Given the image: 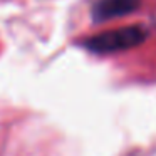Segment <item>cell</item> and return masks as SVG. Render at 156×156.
<instances>
[{
	"label": "cell",
	"mask_w": 156,
	"mask_h": 156,
	"mask_svg": "<svg viewBox=\"0 0 156 156\" xmlns=\"http://www.w3.org/2000/svg\"><path fill=\"white\" fill-rule=\"evenodd\" d=\"M141 5V0H96L92 5V20L106 22L133 14Z\"/></svg>",
	"instance_id": "7a4b0ae2"
},
{
	"label": "cell",
	"mask_w": 156,
	"mask_h": 156,
	"mask_svg": "<svg viewBox=\"0 0 156 156\" xmlns=\"http://www.w3.org/2000/svg\"><path fill=\"white\" fill-rule=\"evenodd\" d=\"M146 37H148V32L141 25H128V27L101 32L86 39L84 47L94 54H112V52H121L136 47L141 42H144Z\"/></svg>",
	"instance_id": "6da1fadb"
}]
</instances>
